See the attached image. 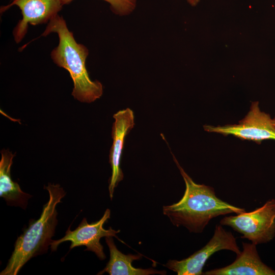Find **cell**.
<instances>
[{
  "label": "cell",
  "mask_w": 275,
  "mask_h": 275,
  "mask_svg": "<svg viewBox=\"0 0 275 275\" xmlns=\"http://www.w3.org/2000/svg\"><path fill=\"white\" fill-rule=\"evenodd\" d=\"M172 154L185 184L182 198L177 203L163 207V214L174 226L184 227L191 233H200L213 218L245 212L244 209L219 199L213 187L195 183Z\"/></svg>",
  "instance_id": "obj_1"
},
{
  "label": "cell",
  "mask_w": 275,
  "mask_h": 275,
  "mask_svg": "<svg viewBox=\"0 0 275 275\" xmlns=\"http://www.w3.org/2000/svg\"><path fill=\"white\" fill-rule=\"evenodd\" d=\"M52 33L57 34L59 44L51 52L53 62L68 71L73 81V97L81 102L91 103L99 99L103 93V86L98 80H92L86 67L89 54L88 48L78 43L70 31L63 17L58 14L47 23L40 36Z\"/></svg>",
  "instance_id": "obj_2"
},
{
  "label": "cell",
  "mask_w": 275,
  "mask_h": 275,
  "mask_svg": "<svg viewBox=\"0 0 275 275\" xmlns=\"http://www.w3.org/2000/svg\"><path fill=\"white\" fill-rule=\"evenodd\" d=\"M44 188L49 193V200L43 206L40 218L30 221L16 239L14 251L1 275L17 274L29 260L46 253L50 246L58 223L56 207L66 193L59 184L49 183Z\"/></svg>",
  "instance_id": "obj_3"
},
{
  "label": "cell",
  "mask_w": 275,
  "mask_h": 275,
  "mask_svg": "<svg viewBox=\"0 0 275 275\" xmlns=\"http://www.w3.org/2000/svg\"><path fill=\"white\" fill-rule=\"evenodd\" d=\"M219 224L231 227L256 245L269 242L275 236V199L252 211L225 216Z\"/></svg>",
  "instance_id": "obj_4"
},
{
  "label": "cell",
  "mask_w": 275,
  "mask_h": 275,
  "mask_svg": "<svg viewBox=\"0 0 275 275\" xmlns=\"http://www.w3.org/2000/svg\"><path fill=\"white\" fill-rule=\"evenodd\" d=\"M225 250L232 251L236 255L241 252L233 234L225 230L222 225H217L213 235L204 246L183 260H170L164 266L178 275H201L209 258Z\"/></svg>",
  "instance_id": "obj_5"
},
{
  "label": "cell",
  "mask_w": 275,
  "mask_h": 275,
  "mask_svg": "<svg viewBox=\"0 0 275 275\" xmlns=\"http://www.w3.org/2000/svg\"><path fill=\"white\" fill-rule=\"evenodd\" d=\"M209 132L224 135H233L242 140L252 141L260 144L263 140H275V127L269 114L261 111L259 102H252L250 109L238 124L213 126L204 125Z\"/></svg>",
  "instance_id": "obj_6"
},
{
  "label": "cell",
  "mask_w": 275,
  "mask_h": 275,
  "mask_svg": "<svg viewBox=\"0 0 275 275\" xmlns=\"http://www.w3.org/2000/svg\"><path fill=\"white\" fill-rule=\"evenodd\" d=\"M110 210L106 209L102 217L97 222L89 224L86 218H84L74 230L71 231L69 227L63 238L52 240L50 246L51 251H56L61 243L69 241L71 242L70 250L76 246L84 245L87 248L85 251H92L100 260H104L106 255L103 251V247L100 242L102 237H115L124 243L117 236V234L120 232V230H115L111 227L106 230L103 228L104 224L110 218Z\"/></svg>",
  "instance_id": "obj_7"
},
{
  "label": "cell",
  "mask_w": 275,
  "mask_h": 275,
  "mask_svg": "<svg viewBox=\"0 0 275 275\" xmlns=\"http://www.w3.org/2000/svg\"><path fill=\"white\" fill-rule=\"evenodd\" d=\"M14 5L19 7L22 16L13 31L16 43L20 42L25 36L29 24L48 23L64 6L62 0H11L9 4L1 7V14Z\"/></svg>",
  "instance_id": "obj_8"
},
{
  "label": "cell",
  "mask_w": 275,
  "mask_h": 275,
  "mask_svg": "<svg viewBox=\"0 0 275 275\" xmlns=\"http://www.w3.org/2000/svg\"><path fill=\"white\" fill-rule=\"evenodd\" d=\"M113 117L115 119L112 130L113 141L109 155L112 176L109 180L108 191L111 200L115 188L123 179L124 175L120 167L122 151L125 137L134 125V114L129 108L119 111Z\"/></svg>",
  "instance_id": "obj_9"
},
{
  "label": "cell",
  "mask_w": 275,
  "mask_h": 275,
  "mask_svg": "<svg viewBox=\"0 0 275 275\" xmlns=\"http://www.w3.org/2000/svg\"><path fill=\"white\" fill-rule=\"evenodd\" d=\"M242 251L225 267L203 272L204 275H275V270L260 259L256 245L242 242Z\"/></svg>",
  "instance_id": "obj_10"
},
{
  "label": "cell",
  "mask_w": 275,
  "mask_h": 275,
  "mask_svg": "<svg viewBox=\"0 0 275 275\" xmlns=\"http://www.w3.org/2000/svg\"><path fill=\"white\" fill-rule=\"evenodd\" d=\"M105 241L108 247L110 258L106 266L97 274H102L107 272L110 275H149L166 274L165 270H157L153 268H135L132 262L142 258V255L131 254L125 255L118 250L112 237H106Z\"/></svg>",
  "instance_id": "obj_11"
},
{
  "label": "cell",
  "mask_w": 275,
  "mask_h": 275,
  "mask_svg": "<svg viewBox=\"0 0 275 275\" xmlns=\"http://www.w3.org/2000/svg\"><path fill=\"white\" fill-rule=\"evenodd\" d=\"M1 153L0 197L9 205L25 209L32 196L23 192L19 185L12 180L11 176V168L15 154L8 149L1 150Z\"/></svg>",
  "instance_id": "obj_12"
},
{
  "label": "cell",
  "mask_w": 275,
  "mask_h": 275,
  "mask_svg": "<svg viewBox=\"0 0 275 275\" xmlns=\"http://www.w3.org/2000/svg\"><path fill=\"white\" fill-rule=\"evenodd\" d=\"M74 0H62L63 5H68ZM110 5L111 11L115 14L124 16L130 14L135 9L136 0H103Z\"/></svg>",
  "instance_id": "obj_13"
},
{
  "label": "cell",
  "mask_w": 275,
  "mask_h": 275,
  "mask_svg": "<svg viewBox=\"0 0 275 275\" xmlns=\"http://www.w3.org/2000/svg\"><path fill=\"white\" fill-rule=\"evenodd\" d=\"M186 1L192 6H196L200 2V0H186Z\"/></svg>",
  "instance_id": "obj_14"
},
{
  "label": "cell",
  "mask_w": 275,
  "mask_h": 275,
  "mask_svg": "<svg viewBox=\"0 0 275 275\" xmlns=\"http://www.w3.org/2000/svg\"><path fill=\"white\" fill-rule=\"evenodd\" d=\"M272 124L274 127H275V117H274L273 119H272Z\"/></svg>",
  "instance_id": "obj_15"
}]
</instances>
